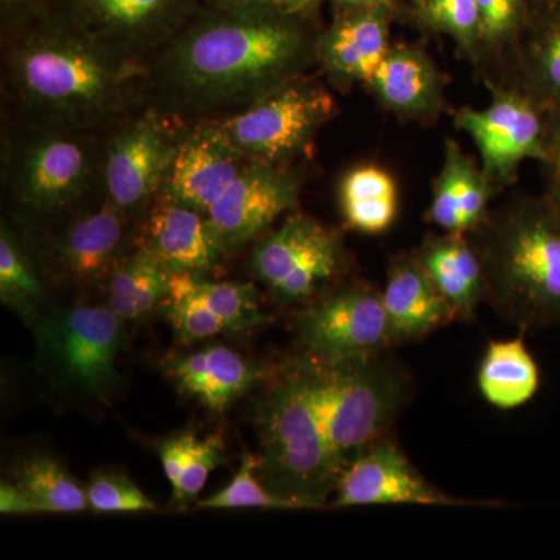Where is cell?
<instances>
[{"label": "cell", "instance_id": "12", "mask_svg": "<svg viewBox=\"0 0 560 560\" xmlns=\"http://www.w3.org/2000/svg\"><path fill=\"white\" fill-rule=\"evenodd\" d=\"M334 506H375V504H422L460 506L455 499L430 485L390 440L372 444L342 470Z\"/></svg>", "mask_w": 560, "mask_h": 560}, {"label": "cell", "instance_id": "11", "mask_svg": "<svg viewBox=\"0 0 560 560\" xmlns=\"http://www.w3.org/2000/svg\"><path fill=\"white\" fill-rule=\"evenodd\" d=\"M300 191L296 173L254 161L249 167H243L206 217L224 250L234 249L294 208Z\"/></svg>", "mask_w": 560, "mask_h": 560}, {"label": "cell", "instance_id": "40", "mask_svg": "<svg viewBox=\"0 0 560 560\" xmlns=\"http://www.w3.org/2000/svg\"><path fill=\"white\" fill-rule=\"evenodd\" d=\"M0 511L3 514H32L36 511L31 500L14 482H2L0 486Z\"/></svg>", "mask_w": 560, "mask_h": 560}, {"label": "cell", "instance_id": "1", "mask_svg": "<svg viewBox=\"0 0 560 560\" xmlns=\"http://www.w3.org/2000/svg\"><path fill=\"white\" fill-rule=\"evenodd\" d=\"M291 14L271 2L224 9L173 46L171 79L205 103L259 101L312 60L311 40Z\"/></svg>", "mask_w": 560, "mask_h": 560}, {"label": "cell", "instance_id": "16", "mask_svg": "<svg viewBox=\"0 0 560 560\" xmlns=\"http://www.w3.org/2000/svg\"><path fill=\"white\" fill-rule=\"evenodd\" d=\"M381 294L390 346L423 340L455 319L415 254L393 260Z\"/></svg>", "mask_w": 560, "mask_h": 560}, {"label": "cell", "instance_id": "34", "mask_svg": "<svg viewBox=\"0 0 560 560\" xmlns=\"http://www.w3.org/2000/svg\"><path fill=\"white\" fill-rule=\"evenodd\" d=\"M420 10L431 28L451 35L460 51L478 65L481 20L477 0H427Z\"/></svg>", "mask_w": 560, "mask_h": 560}, {"label": "cell", "instance_id": "6", "mask_svg": "<svg viewBox=\"0 0 560 560\" xmlns=\"http://www.w3.org/2000/svg\"><path fill=\"white\" fill-rule=\"evenodd\" d=\"M35 335L40 359L57 381L108 400L119 378L116 360L124 342V319L108 305H81L39 318Z\"/></svg>", "mask_w": 560, "mask_h": 560}, {"label": "cell", "instance_id": "8", "mask_svg": "<svg viewBox=\"0 0 560 560\" xmlns=\"http://www.w3.org/2000/svg\"><path fill=\"white\" fill-rule=\"evenodd\" d=\"M490 102L485 108L459 109L455 125L466 132L481 158V172L495 190L504 189L517 178L525 161L545 156V109L521 92L486 81Z\"/></svg>", "mask_w": 560, "mask_h": 560}, {"label": "cell", "instance_id": "23", "mask_svg": "<svg viewBox=\"0 0 560 560\" xmlns=\"http://www.w3.org/2000/svg\"><path fill=\"white\" fill-rule=\"evenodd\" d=\"M108 201L72 224L57 248L61 271L79 283L97 282L108 275L124 243L125 221Z\"/></svg>", "mask_w": 560, "mask_h": 560}, {"label": "cell", "instance_id": "5", "mask_svg": "<svg viewBox=\"0 0 560 560\" xmlns=\"http://www.w3.org/2000/svg\"><path fill=\"white\" fill-rule=\"evenodd\" d=\"M25 101L68 119H91L119 97L124 68L94 38L66 28L32 36L14 61Z\"/></svg>", "mask_w": 560, "mask_h": 560}, {"label": "cell", "instance_id": "41", "mask_svg": "<svg viewBox=\"0 0 560 560\" xmlns=\"http://www.w3.org/2000/svg\"><path fill=\"white\" fill-rule=\"evenodd\" d=\"M341 5L349 9H388L393 0H337Z\"/></svg>", "mask_w": 560, "mask_h": 560}, {"label": "cell", "instance_id": "20", "mask_svg": "<svg viewBox=\"0 0 560 560\" xmlns=\"http://www.w3.org/2000/svg\"><path fill=\"white\" fill-rule=\"evenodd\" d=\"M415 256L455 319L474 320L486 293L480 256L469 235H431Z\"/></svg>", "mask_w": 560, "mask_h": 560}, {"label": "cell", "instance_id": "35", "mask_svg": "<svg viewBox=\"0 0 560 560\" xmlns=\"http://www.w3.org/2000/svg\"><path fill=\"white\" fill-rule=\"evenodd\" d=\"M259 471V458L246 453L243 456L241 469L235 474L234 480L213 493L208 500L202 501L201 508H270V510H300L294 501L279 495L268 488Z\"/></svg>", "mask_w": 560, "mask_h": 560}, {"label": "cell", "instance_id": "39", "mask_svg": "<svg viewBox=\"0 0 560 560\" xmlns=\"http://www.w3.org/2000/svg\"><path fill=\"white\" fill-rule=\"evenodd\" d=\"M194 433H183L178 436L168 438L158 445V455H160L162 469L165 477L172 482L175 490L179 486L180 477H183L184 466H186L187 453H189Z\"/></svg>", "mask_w": 560, "mask_h": 560}, {"label": "cell", "instance_id": "21", "mask_svg": "<svg viewBox=\"0 0 560 560\" xmlns=\"http://www.w3.org/2000/svg\"><path fill=\"white\" fill-rule=\"evenodd\" d=\"M90 173L86 151L75 140L47 138L25 154L20 175L22 200L51 210L79 197Z\"/></svg>", "mask_w": 560, "mask_h": 560}, {"label": "cell", "instance_id": "31", "mask_svg": "<svg viewBox=\"0 0 560 560\" xmlns=\"http://www.w3.org/2000/svg\"><path fill=\"white\" fill-rule=\"evenodd\" d=\"M0 298L3 305L36 320L44 298L43 287L27 254L5 226L0 234Z\"/></svg>", "mask_w": 560, "mask_h": 560}, {"label": "cell", "instance_id": "17", "mask_svg": "<svg viewBox=\"0 0 560 560\" xmlns=\"http://www.w3.org/2000/svg\"><path fill=\"white\" fill-rule=\"evenodd\" d=\"M145 248L167 270L191 275L215 267L226 253L205 213L168 198L151 212Z\"/></svg>", "mask_w": 560, "mask_h": 560}, {"label": "cell", "instance_id": "45", "mask_svg": "<svg viewBox=\"0 0 560 560\" xmlns=\"http://www.w3.org/2000/svg\"><path fill=\"white\" fill-rule=\"evenodd\" d=\"M3 2H9V3H11V2H20V0H3Z\"/></svg>", "mask_w": 560, "mask_h": 560}, {"label": "cell", "instance_id": "13", "mask_svg": "<svg viewBox=\"0 0 560 560\" xmlns=\"http://www.w3.org/2000/svg\"><path fill=\"white\" fill-rule=\"evenodd\" d=\"M242 171L241 154L209 127L176 145L162 187L168 200L206 215Z\"/></svg>", "mask_w": 560, "mask_h": 560}, {"label": "cell", "instance_id": "19", "mask_svg": "<svg viewBox=\"0 0 560 560\" xmlns=\"http://www.w3.org/2000/svg\"><path fill=\"white\" fill-rule=\"evenodd\" d=\"M389 47L388 9H359L320 38L316 54L331 79L345 86L366 84Z\"/></svg>", "mask_w": 560, "mask_h": 560}, {"label": "cell", "instance_id": "4", "mask_svg": "<svg viewBox=\"0 0 560 560\" xmlns=\"http://www.w3.org/2000/svg\"><path fill=\"white\" fill-rule=\"evenodd\" d=\"M308 363L320 423L342 474L357 456L385 438L407 400V374L382 353Z\"/></svg>", "mask_w": 560, "mask_h": 560}, {"label": "cell", "instance_id": "44", "mask_svg": "<svg viewBox=\"0 0 560 560\" xmlns=\"http://www.w3.org/2000/svg\"><path fill=\"white\" fill-rule=\"evenodd\" d=\"M416 2H418V5H419V7H422V5H423V3H425V2H427V0H416Z\"/></svg>", "mask_w": 560, "mask_h": 560}, {"label": "cell", "instance_id": "25", "mask_svg": "<svg viewBox=\"0 0 560 560\" xmlns=\"http://www.w3.org/2000/svg\"><path fill=\"white\" fill-rule=\"evenodd\" d=\"M506 58L511 68L500 86L521 92L541 109L560 106V18L515 44Z\"/></svg>", "mask_w": 560, "mask_h": 560}, {"label": "cell", "instance_id": "30", "mask_svg": "<svg viewBox=\"0 0 560 560\" xmlns=\"http://www.w3.org/2000/svg\"><path fill=\"white\" fill-rule=\"evenodd\" d=\"M195 278L197 275L191 272H172L167 294L161 304L165 318L183 342L208 340L228 330L198 293Z\"/></svg>", "mask_w": 560, "mask_h": 560}, {"label": "cell", "instance_id": "15", "mask_svg": "<svg viewBox=\"0 0 560 560\" xmlns=\"http://www.w3.org/2000/svg\"><path fill=\"white\" fill-rule=\"evenodd\" d=\"M368 90L382 108L407 120H433L445 109V83L436 62L415 46H390Z\"/></svg>", "mask_w": 560, "mask_h": 560}, {"label": "cell", "instance_id": "37", "mask_svg": "<svg viewBox=\"0 0 560 560\" xmlns=\"http://www.w3.org/2000/svg\"><path fill=\"white\" fill-rule=\"evenodd\" d=\"M221 458H223V441L220 434H212L206 440L194 436L179 486L173 490L175 499L184 503L197 497L205 488L210 471L219 466Z\"/></svg>", "mask_w": 560, "mask_h": 560}, {"label": "cell", "instance_id": "18", "mask_svg": "<svg viewBox=\"0 0 560 560\" xmlns=\"http://www.w3.org/2000/svg\"><path fill=\"white\" fill-rule=\"evenodd\" d=\"M495 191L474 158L455 140L447 139L427 219L447 234L469 235L488 217Z\"/></svg>", "mask_w": 560, "mask_h": 560}, {"label": "cell", "instance_id": "43", "mask_svg": "<svg viewBox=\"0 0 560 560\" xmlns=\"http://www.w3.org/2000/svg\"><path fill=\"white\" fill-rule=\"evenodd\" d=\"M217 2L223 5L224 9H232V7L253 5V3H267L271 0H217Z\"/></svg>", "mask_w": 560, "mask_h": 560}, {"label": "cell", "instance_id": "24", "mask_svg": "<svg viewBox=\"0 0 560 560\" xmlns=\"http://www.w3.org/2000/svg\"><path fill=\"white\" fill-rule=\"evenodd\" d=\"M540 383L539 364L522 338L489 342L477 374L489 405L503 411L521 408L536 397Z\"/></svg>", "mask_w": 560, "mask_h": 560}, {"label": "cell", "instance_id": "38", "mask_svg": "<svg viewBox=\"0 0 560 560\" xmlns=\"http://www.w3.org/2000/svg\"><path fill=\"white\" fill-rule=\"evenodd\" d=\"M545 153L547 195L560 205V106L545 109Z\"/></svg>", "mask_w": 560, "mask_h": 560}, {"label": "cell", "instance_id": "22", "mask_svg": "<svg viewBox=\"0 0 560 560\" xmlns=\"http://www.w3.org/2000/svg\"><path fill=\"white\" fill-rule=\"evenodd\" d=\"M168 374L180 390L213 411H223L260 378V370L235 350L212 346L171 363Z\"/></svg>", "mask_w": 560, "mask_h": 560}, {"label": "cell", "instance_id": "3", "mask_svg": "<svg viewBox=\"0 0 560 560\" xmlns=\"http://www.w3.org/2000/svg\"><path fill=\"white\" fill-rule=\"evenodd\" d=\"M256 418L261 481L300 510L326 504L341 469L320 423L308 360L293 364L260 400Z\"/></svg>", "mask_w": 560, "mask_h": 560}, {"label": "cell", "instance_id": "7", "mask_svg": "<svg viewBox=\"0 0 560 560\" xmlns=\"http://www.w3.org/2000/svg\"><path fill=\"white\" fill-rule=\"evenodd\" d=\"M334 114L329 91L294 79L217 128L241 156L278 164L304 150Z\"/></svg>", "mask_w": 560, "mask_h": 560}, {"label": "cell", "instance_id": "42", "mask_svg": "<svg viewBox=\"0 0 560 560\" xmlns=\"http://www.w3.org/2000/svg\"><path fill=\"white\" fill-rule=\"evenodd\" d=\"M276 7H279L280 10L287 11V13H298V11H302L311 7L313 2L316 0H271Z\"/></svg>", "mask_w": 560, "mask_h": 560}, {"label": "cell", "instance_id": "28", "mask_svg": "<svg viewBox=\"0 0 560 560\" xmlns=\"http://www.w3.org/2000/svg\"><path fill=\"white\" fill-rule=\"evenodd\" d=\"M171 276L149 249L139 250L110 276L108 307L124 320L149 315L164 301Z\"/></svg>", "mask_w": 560, "mask_h": 560}, {"label": "cell", "instance_id": "2", "mask_svg": "<svg viewBox=\"0 0 560 560\" xmlns=\"http://www.w3.org/2000/svg\"><path fill=\"white\" fill-rule=\"evenodd\" d=\"M469 238L486 300L522 330L560 326V205L548 197L504 201Z\"/></svg>", "mask_w": 560, "mask_h": 560}, {"label": "cell", "instance_id": "36", "mask_svg": "<svg viewBox=\"0 0 560 560\" xmlns=\"http://www.w3.org/2000/svg\"><path fill=\"white\" fill-rule=\"evenodd\" d=\"M88 503L95 511H154L153 503L125 475L117 471L95 474L86 488Z\"/></svg>", "mask_w": 560, "mask_h": 560}, {"label": "cell", "instance_id": "27", "mask_svg": "<svg viewBox=\"0 0 560 560\" xmlns=\"http://www.w3.org/2000/svg\"><path fill=\"white\" fill-rule=\"evenodd\" d=\"M340 206L346 223L363 234H383L399 213L396 179L385 168L361 165L346 173L340 186Z\"/></svg>", "mask_w": 560, "mask_h": 560}, {"label": "cell", "instance_id": "29", "mask_svg": "<svg viewBox=\"0 0 560 560\" xmlns=\"http://www.w3.org/2000/svg\"><path fill=\"white\" fill-rule=\"evenodd\" d=\"M14 485L38 512H77L90 508L86 490L81 489L69 471L49 456L21 460L14 470Z\"/></svg>", "mask_w": 560, "mask_h": 560}, {"label": "cell", "instance_id": "9", "mask_svg": "<svg viewBox=\"0 0 560 560\" xmlns=\"http://www.w3.org/2000/svg\"><path fill=\"white\" fill-rule=\"evenodd\" d=\"M250 267L278 300L304 301L340 275L345 250L334 231L293 215L257 246Z\"/></svg>", "mask_w": 560, "mask_h": 560}, {"label": "cell", "instance_id": "33", "mask_svg": "<svg viewBox=\"0 0 560 560\" xmlns=\"http://www.w3.org/2000/svg\"><path fill=\"white\" fill-rule=\"evenodd\" d=\"M195 287L210 311L215 313L228 330H248L267 323L260 312L256 290L250 285L232 282H208L195 278Z\"/></svg>", "mask_w": 560, "mask_h": 560}, {"label": "cell", "instance_id": "14", "mask_svg": "<svg viewBox=\"0 0 560 560\" xmlns=\"http://www.w3.org/2000/svg\"><path fill=\"white\" fill-rule=\"evenodd\" d=\"M176 145L161 125L142 120L117 135L108 149L106 187L120 210L139 208L164 180Z\"/></svg>", "mask_w": 560, "mask_h": 560}, {"label": "cell", "instance_id": "26", "mask_svg": "<svg viewBox=\"0 0 560 560\" xmlns=\"http://www.w3.org/2000/svg\"><path fill=\"white\" fill-rule=\"evenodd\" d=\"M186 0H77V13L95 36L138 39L153 35L183 10Z\"/></svg>", "mask_w": 560, "mask_h": 560}, {"label": "cell", "instance_id": "10", "mask_svg": "<svg viewBox=\"0 0 560 560\" xmlns=\"http://www.w3.org/2000/svg\"><path fill=\"white\" fill-rule=\"evenodd\" d=\"M296 335L319 363L375 355L390 346L382 294L370 285L346 287L301 313Z\"/></svg>", "mask_w": 560, "mask_h": 560}, {"label": "cell", "instance_id": "32", "mask_svg": "<svg viewBox=\"0 0 560 560\" xmlns=\"http://www.w3.org/2000/svg\"><path fill=\"white\" fill-rule=\"evenodd\" d=\"M481 20L478 68L503 60L521 38L522 0H477Z\"/></svg>", "mask_w": 560, "mask_h": 560}]
</instances>
